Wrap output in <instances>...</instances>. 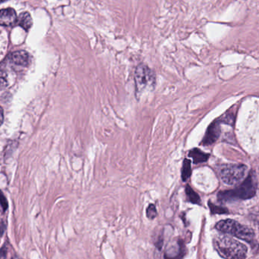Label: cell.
I'll list each match as a JSON object with an SVG mask.
<instances>
[{"instance_id": "5bb4252c", "label": "cell", "mask_w": 259, "mask_h": 259, "mask_svg": "<svg viewBox=\"0 0 259 259\" xmlns=\"http://www.w3.org/2000/svg\"><path fill=\"white\" fill-rule=\"evenodd\" d=\"M8 86L7 76L6 73L0 71V91L5 89Z\"/></svg>"}, {"instance_id": "30bf717a", "label": "cell", "mask_w": 259, "mask_h": 259, "mask_svg": "<svg viewBox=\"0 0 259 259\" xmlns=\"http://www.w3.org/2000/svg\"><path fill=\"white\" fill-rule=\"evenodd\" d=\"M189 156L193 158V162L195 164H199V163L205 162L209 158V155L205 152H202L200 149H193L190 151L189 153Z\"/></svg>"}, {"instance_id": "7a4b0ae2", "label": "cell", "mask_w": 259, "mask_h": 259, "mask_svg": "<svg viewBox=\"0 0 259 259\" xmlns=\"http://www.w3.org/2000/svg\"><path fill=\"white\" fill-rule=\"evenodd\" d=\"M256 188V177L255 173L251 172L248 178L237 189L220 192L218 195V197L222 202H231L237 199H250L255 196Z\"/></svg>"}, {"instance_id": "8992f818", "label": "cell", "mask_w": 259, "mask_h": 259, "mask_svg": "<svg viewBox=\"0 0 259 259\" xmlns=\"http://www.w3.org/2000/svg\"><path fill=\"white\" fill-rule=\"evenodd\" d=\"M220 124L218 121L213 122L211 125L208 127L207 130L206 134H205V137L202 140V144L208 146V145L212 144L219 138L220 136Z\"/></svg>"}, {"instance_id": "9a60e30c", "label": "cell", "mask_w": 259, "mask_h": 259, "mask_svg": "<svg viewBox=\"0 0 259 259\" xmlns=\"http://www.w3.org/2000/svg\"><path fill=\"white\" fill-rule=\"evenodd\" d=\"M209 207L211 208V212L218 213V214H223V213H226L227 210L225 208H222V207H218L216 205H213L211 202H209Z\"/></svg>"}, {"instance_id": "5b68a950", "label": "cell", "mask_w": 259, "mask_h": 259, "mask_svg": "<svg viewBox=\"0 0 259 259\" xmlns=\"http://www.w3.org/2000/svg\"><path fill=\"white\" fill-rule=\"evenodd\" d=\"M155 82V74L147 65L140 64L137 66L135 71L136 89L137 94H140L147 88H152Z\"/></svg>"}, {"instance_id": "277c9868", "label": "cell", "mask_w": 259, "mask_h": 259, "mask_svg": "<svg viewBox=\"0 0 259 259\" xmlns=\"http://www.w3.org/2000/svg\"><path fill=\"white\" fill-rule=\"evenodd\" d=\"M247 174V167L243 164L225 165L221 169L222 181L228 185H234L243 181Z\"/></svg>"}, {"instance_id": "e0dca14e", "label": "cell", "mask_w": 259, "mask_h": 259, "mask_svg": "<svg viewBox=\"0 0 259 259\" xmlns=\"http://www.w3.org/2000/svg\"><path fill=\"white\" fill-rule=\"evenodd\" d=\"M3 120H4V112H3V109L0 106V126L3 124Z\"/></svg>"}, {"instance_id": "3957f363", "label": "cell", "mask_w": 259, "mask_h": 259, "mask_svg": "<svg viewBox=\"0 0 259 259\" xmlns=\"http://www.w3.org/2000/svg\"><path fill=\"white\" fill-rule=\"evenodd\" d=\"M215 228L224 234H231L247 242L251 241L255 236L253 231L251 228L240 225L235 221H221L216 225Z\"/></svg>"}, {"instance_id": "ac0fdd59", "label": "cell", "mask_w": 259, "mask_h": 259, "mask_svg": "<svg viewBox=\"0 0 259 259\" xmlns=\"http://www.w3.org/2000/svg\"><path fill=\"white\" fill-rule=\"evenodd\" d=\"M8 1V0H0V3H3V2Z\"/></svg>"}, {"instance_id": "6da1fadb", "label": "cell", "mask_w": 259, "mask_h": 259, "mask_svg": "<svg viewBox=\"0 0 259 259\" xmlns=\"http://www.w3.org/2000/svg\"><path fill=\"white\" fill-rule=\"evenodd\" d=\"M214 246L219 255L225 259H245L247 253V247L244 244L227 236L216 237Z\"/></svg>"}, {"instance_id": "8fae6325", "label": "cell", "mask_w": 259, "mask_h": 259, "mask_svg": "<svg viewBox=\"0 0 259 259\" xmlns=\"http://www.w3.org/2000/svg\"><path fill=\"white\" fill-rule=\"evenodd\" d=\"M191 161L186 158L183 163L182 170H181V178L183 181H187L191 176Z\"/></svg>"}, {"instance_id": "2e32d148", "label": "cell", "mask_w": 259, "mask_h": 259, "mask_svg": "<svg viewBox=\"0 0 259 259\" xmlns=\"http://www.w3.org/2000/svg\"><path fill=\"white\" fill-rule=\"evenodd\" d=\"M0 205L3 208V211H6L7 209V201H6V197H5L4 195H3L1 191H0Z\"/></svg>"}, {"instance_id": "9c48e42d", "label": "cell", "mask_w": 259, "mask_h": 259, "mask_svg": "<svg viewBox=\"0 0 259 259\" xmlns=\"http://www.w3.org/2000/svg\"><path fill=\"white\" fill-rule=\"evenodd\" d=\"M17 23L24 30H28L33 25V20L31 15L28 12H23L17 18Z\"/></svg>"}, {"instance_id": "52a82bcc", "label": "cell", "mask_w": 259, "mask_h": 259, "mask_svg": "<svg viewBox=\"0 0 259 259\" xmlns=\"http://www.w3.org/2000/svg\"><path fill=\"white\" fill-rule=\"evenodd\" d=\"M17 15L13 9H6L0 10V25H12L17 21Z\"/></svg>"}, {"instance_id": "ba28073f", "label": "cell", "mask_w": 259, "mask_h": 259, "mask_svg": "<svg viewBox=\"0 0 259 259\" xmlns=\"http://www.w3.org/2000/svg\"><path fill=\"white\" fill-rule=\"evenodd\" d=\"M11 61L20 66H27L30 64V56L26 51H18L12 53Z\"/></svg>"}, {"instance_id": "4fadbf2b", "label": "cell", "mask_w": 259, "mask_h": 259, "mask_svg": "<svg viewBox=\"0 0 259 259\" xmlns=\"http://www.w3.org/2000/svg\"><path fill=\"white\" fill-rule=\"evenodd\" d=\"M146 215L148 219H154L157 216V210L153 204H150L146 209Z\"/></svg>"}, {"instance_id": "7c38bea8", "label": "cell", "mask_w": 259, "mask_h": 259, "mask_svg": "<svg viewBox=\"0 0 259 259\" xmlns=\"http://www.w3.org/2000/svg\"><path fill=\"white\" fill-rule=\"evenodd\" d=\"M186 193H187V198L192 203H200V198H199V195L190 186H187V187H186Z\"/></svg>"}]
</instances>
